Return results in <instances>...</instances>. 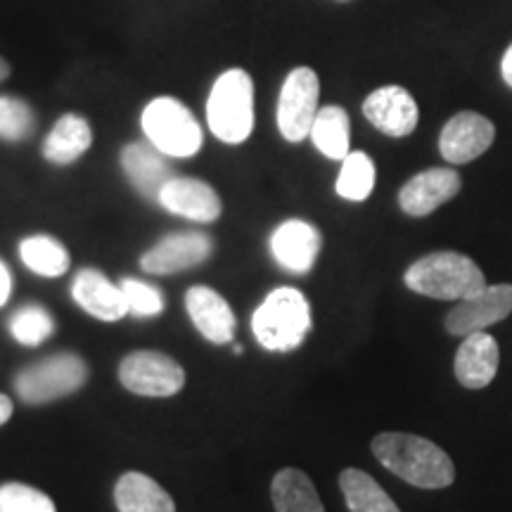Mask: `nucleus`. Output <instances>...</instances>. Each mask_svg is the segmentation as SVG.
Segmentation results:
<instances>
[{"label":"nucleus","instance_id":"obj_5","mask_svg":"<svg viewBox=\"0 0 512 512\" xmlns=\"http://www.w3.org/2000/svg\"><path fill=\"white\" fill-rule=\"evenodd\" d=\"M147 143H152L166 157L188 159L202 150V128L195 114L176 98H155L140 117Z\"/></svg>","mask_w":512,"mask_h":512},{"label":"nucleus","instance_id":"obj_17","mask_svg":"<svg viewBox=\"0 0 512 512\" xmlns=\"http://www.w3.org/2000/svg\"><path fill=\"white\" fill-rule=\"evenodd\" d=\"M498 363H501V351H498L496 337H491L489 332H472L463 337L453 370L465 389H484L486 384L494 382Z\"/></svg>","mask_w":512,"mask_h":512},{"label":"nucleus","instance_id":"obj_20","mask_svg":"<svg viewBox=\"0 0 512 512\" xmlns=\"http://www.w3.org/2000/svg\"><path fill=\"white\" fill-rule=\"evenodd\" d=\"M93 145V128L79 114H62L43 140V157L55 166H69Z\"/></svg>","mask_w":512,"mask_h":512},{"label":"nucleus","instance_id":"obj_7","mask_svg":"<svg viewBox=\"0 0 512 512\" xmlns=\"http://www.w3.org/2000/svg\"><path fill=\"white\" fill-rule=\"evenodd\" d=\"M119 382L138 396L169 399L183 389L185 370L162 351H133L121 361Z\"/></svg>","mask_w":512,"mask_h":512},{"label":"nucleus","instance_id":"obj_13","mask_svg":"<svg viewBox=\"0 0 512 512\" xmlns=\"http://www.w3.org/2000/svg\"><path fill=\"white\" fill-rule=\"evenodd\" d=\"M157 202L171 214L197 223H214L223 211L221 197L216 195V190L200 178L188 176L171 178L159 192Z\"/></svg>","mask_w":512,"mask_h":512},{"label":"nucleus","instance_id":"obj_2","mask_svg":"<svg viewBox=\"0 0 512 512\" xmlns=\"http://www.w3.org/2000/svg\"><path fill=\"white\" fill-rule=\"evenodd\" d=\"M403 283L408 290L439 302H460L486 287V278L470 256L432 252L408 266Z\"/></svg>","mask_w":512,"mask_h":512},{"label":"nucleus","instance_id":"obj_33","mask_svg":"<svg viewBox=\"0 0 512 512\" xmlns=\"http://www.w3.org/2000/svg\"><path fill=\"white\" fill-rule=\"evenodd\" d=\"M12 411H15V406H12V401L8 399L5 394H0V427L5 425L12 418Z\"/></svg>","mask_w":512,"mask_h":512},{"label":"nucleus","instance_id":"obj_4","mask_svg":"<svg viewBox=\"0 0 512 512\" xmlns=\"http://www.w3.org/2000/svg\"><path fill=\"white\" fill-rule=\"evenodd\" d=\"M252 330L268 351L297 349L311 330V306L294 287H278L254 311Z\"/></svg>","mask_w":512,"mask_h":512},{"label":"nucleus","instance_id":"obj_6","mask_svg":"<svg viewBox=\"0 0 512 512\" xmlns=\"http://www.w3.org/2000/svg\"><path fill=\"white\" fill-rule=\"evenodd\" d=\"M88 380V366L76 354H55L19 370L15 377L17 396L31 406L64 399L79 392Z\"/></svg>","mask_w":512,"mask_h":512},{"label":"nucleus","instance_id":"obj_28","mask_svg":"<svg viewBox=\"0 0 512 512\" xmlns=\"http://www.w3.org/2000/svg\"><path fill=\"white\" fill-rule=\"evenodd\" d=\"M36 131V114L24 100L0 95V138L22 143Z\"/></svg>","mask_w":512,"mask_h":512},{"label":"nucleus","instance_id":"obj_22","mask_svg":"<svg viewBox=\"0 0 512 512\" xmlns=\"http://www.w3.org/2000/svg\"><path fill=\"white\" fill-rule=\"evenodd\" d=\"M271 498L275 512H325L311 477L297 467H285L273 477Z\"/></svg>","mask_w":512,"mask_h":512},{"label":"nucleus","instance_id":"obj_25","mask_svg":"<svg viewBox=\"0 0 512 512\" xmlns=\"http://www.w3.org/2000/svg\"><path fill=\"white\" fill-rule=\"evenodd\" d=\"M19 256H22L24 266L29 271L43 275V278H60V275L69 271V264H72L67 247L60 240L50 238V235L24 238L22 245H19Z\"/></svg>","mask_w":512,"mask_h":512},{"label":"nucleus","instance_id":"obj_24","mask_svg":"<svg viewBox=\"0 0 512 512\" xmlns=\"http://www.w3.org/2000/svg\"><path fill=\"white\" fill-rule=\"evenodd\" d=\"M313 145L318 147L328 159L342 162L349 155V138H351V124L347 110L337 105L320 107L316 114V121L311 126Z\"/></svg>","mask_w":512,"mask_h":512},{"label":"nucleus","instance_id":"obj_32","mask_svg":"<svg viewBox=\"0 0 512 512\" xmlns=\"http://www.w3.org/2000/svg\"><path fill=\"white\" fill-rule=\"evenodd\" d=\"M501 74H503V81L508 83V86L512 88V43H510V48L505 50V55H503Z\"/></svg>","mask_w":512,"mask_h":512},{"label":"nucleus","instance_id":"obj_30","mask_svg":"<svg viewBox=\"0 0 512 512\" xmlns=\"http://www.w3.org/2000/svg\"><path fill=\"white\" fill-rule=\"evenodd\" d=\"M121 290H124L128 313L136 318H155L164 311V294L155 285H147L143 280L124 278L121 280Z\"/></svg>","mask_w":512,"mask_h":512},{"label":"nucleus","instance_id":"obj_12","mask_svg":"<svg viewBox=\"0 0 512 512\" xmlns=\"http://www.w3.org/2000/svg\"><path fill=\"white\" fill-rule=\"evenodd\" d=\"M363 114L377 131L392 138L411 136L420 119L418 102L401 86H382L370 93L363 102Z\"/></svg>","mask_w":512,"mask_h":512},{"label":"nucleus","instance_id":"obj_1","mask_svg":"<svg viewBox=\"0 0 512 512\" xmlns=\"http://www.w3.org/2000/svg\"><path fill=\"white\" fill-rule=\"evenodd\" d=\"M370 448L392 475L418 489H446L456 482V465L451 456L434 441L418 434H377Z\"/></svg>","mask_w":512,"mask_h":512},{"label":"nucleus","instance_id":"obj_31","mask_svg":"<svg viewBox=\"0 0 512 512\" xmlns=\"http://www.w3.org/2000/svg\"><path fill=\"white\" fill-rule=\"evenodd\" d=\"M10 292H12V275L8 271V266L0 261V306L8 302Z\"/></svg>","mask_w":512,"mask_h":512},{"label":"nucleus","instance_id":"obj_19","mask_svg":"<svg viewBox=\"0 0 512 512\" xmlns=\"http://www.w3.org/2000/svg\"><path fill=\"white\" fill-rule=\"evenodd\" d=\"M152 143H131L121 150V169L128 183L147 200H157L159 192L171 181V166Z\"/></svg>","mask_w":512,"mask_h":512},{"label":"nucleus","instance_id":"obj_29","mask_svg":"<svg viewBox=\"0 0 512 512\" xmlns=\"http://www.w3.org/2000/svg\"><path fill=\"white\" fill-rule=\"evenodd\" d=\"M0 512H57L53 498L34 486L10 482L0 486Z\"/></svg>","mask_w":512,"mask_h":512},{"label":"nucleus","instance_id":"obj_3","mask_svg":"<svg viewBox=\"0 0 512 512\" xmlns=\"http://www.w3.org/2000/svg\"><path fill=\"white\" fill-rule=\"evenodd\" d=\"M207 124L228 145H240L252 136L254 83L245 69H228L214 81L207 100Z\"/></svg>","mask_w":512,"mask_h":512},{"label":"nucleus","instance_id":"obj_21","mask_svg":"<svg viewBox=\"0 0 512 512\" xmlns=\"http://www.w3.org/2000/svg\"><path fill=\"white\" fill-rule=\"evenodd\" d=\"M119 512H176L174 498L143 472H126L114 486Z\"/></svg>","mask_w":512,"mask_h":512},{"label":"nucleus","instance_id":"obj_9","mask_svg":"<svg viewBox=\"0 0 512 512\" xmlns=\"http://www.w3.org/2000/svg\"><path fill=\"white\" fill-rule=\"evenodd\" d=\"M512 313V285H486L482 292L460 299L446 313V332L453 337H467L472 332H484L501 323Z\"/></svg>","mask_w":512,"mask_h":512},{"label":"nucleus","instance_id":"obj_18","mask_svg":"<svg viewBox=\"0 0 512 512\" xmlns=\"http://www.w3.org/2000/svg\"><path fill=\"white\" fill-rule=\"evenodd\" d=\"M72 297L88 316L105 320V323L121 320L128 313L124 290L110 283L107 275L95 271V268H83L76 275L72 283Z\"/></svg>","mask_w":512,"mask_h":512},{"label":"nucleus","instance_id":"obj_11","mask_svg":"<svg viewBox=\"0 0 512 512\" xmlns=\"http://www.w3.org/2000/svg\"><path fill=\"white\" fill-rule=\"evenodd\" d=\"M496 140V126L477 112H460L446 121L439 136V152L448 164H467L482 157Z\"/></svg>","mask_w":512,"mask_h":512},{"label":"nucleus","instance_id":"obj_23","mask_svg":"<svg viewBox=\"0 0 512 512\" xmlns=\"http://www.w3.org/2000/svg\"><path fill=\"white\" fill-rule=\"evenodd\" d=\"M339 489H342L349 512H401L392 496L368 472L356 470V467H349L339 475Z\"/></svg>","mask_w":512,"mask_h":512},{"label":"nucleus","instance_id":"obj_16","mask_svg":"<svg viewBox=\"0 0 512 512\" xmlns=\"http://www.w3.org/2000/svg\"><path fill=\"white\" fill-rule=\"evenodd\" d=\"M185 309L197 332L211 344H228L235 337V313L219 292L207 285L190 287L185 294Z\"/></svg>","mask_w":512,"mask_h":512},{"label":"nucleus","instance_id":"obj_27","mask_svg":"<svg viewBox=\"0 0 512 512\" xmlns=\"http://www.w3.org/2000/svg\"><path fill=\"white\" fill-rule=\"evenodd\" d=\"M55 320L43 306H22L10 318V335L15 342L24 344V347H38L46 339L53 337Z\"/></svg>","mask_w":512,"mask_h":512},{"label":"nucleus","instance_id":"obj_15","mask_svg":"<svg viewBox=\"0 0 512 512\" xmlns=\"http://www.w3.org/2000/svg\"><path fill=\"white\" fill-rule=\"evenodd\" d=\"M320 245H323L320 230L316 226H311V223L299 219L280 223L271 235L273 259L278 261L285 271L299 275L309 273L313 264H316Z\"/></svg>","mask_w":512,"mask_h":512},{"label":"nucleus","instance_id":"obj_8","mask_svg":"<svg viewBox=\"0 0 512 512\" xmlns=\"http://www.w3.org/2000/svg\"><path fill=\"white\" fill-rule=\"evenodd\" d=\"M320 81L309 67H297L287 74L278 98V128L287 143H302L311 136L318 114Z\"/></svg>","mask_w":512,"mask_h":512},{"label":"nucleus","instance_id":"obj_34","mask_svg":"<svg viewBox=\"0 0 512 512\" xmlns=\"http://www.w3.org/2000/svg\"><path fill=\"white\" fill-rule=\"evenodd\" d=\"M8 76H10V64L0 57V83L8 79Z\"/></svg>","mask_w":512,"mask_h":512},{"label":"nucleus","instance_id":"obj_10","mask_svg":"<svg viewBox=\"0 0 512 512\" xmlns=\"http://www.w3.org/2000/svg\"><path fill=\"white\" fill-rule=\"evenodd\" d=\"M211 252H214V242L209 235L183 230V233L166 235L155 247L147 249L140 256V268L152 275H174L204 264Z\"/></svg>","mask_w":512,"mask_h":512},{"label":"nucleus","instance_id":"obj_26","mask_svg":"<svg viewBox=\"0 0 512 512\" xmlns=\"http://www.w3.org/2000/svg\"><path fill=\"white\" fill-rule=\"evenodd\" d=\"M337 195L349 202L368 200L375 188V164L366 152H349L342 159V171L337 176Z\"/></svg>","mask_w":512,"mask_h":512},{"label":"nucleus","instance_id":"obj_14","mask_svg":"<svg viewBox=\"0 0 512 512\" xmlns=\"http://www.w3.org/2000/svg\"><path fill=\"white\" fill-rule=\"evenodd\" d=\"M460 185L463 181H460L458 171L446 169V166L420 171L401 188L399 207L408 216H430L441 204L451 202L458 195Z\"/></svg>","mask_w":512,"mask_h":512}]
</instances>
